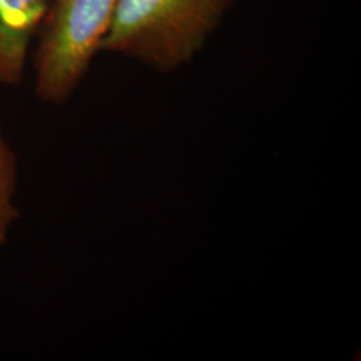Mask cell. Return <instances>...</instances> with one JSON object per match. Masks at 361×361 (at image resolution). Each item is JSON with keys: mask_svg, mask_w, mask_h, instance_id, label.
Segmentation results:
<instances>
[{"mask_svg": "<svg viewBox=\"0 0 361 361\" xmlns=\"http://www.w3.org/2000/svg\"><path fill=\"white\" fill-rule=\"evenodd\" d=\"M234 0H118L101 51L138 59L158 71L189 63Z\"/></svg>", "mask_w": 361, "mask_h": 361, "instance_id": "cell-1", "label": "cell"}, {"mask_svg": "<svg viewBox=\"0 0 361 361\" xmlns=\"http://www.w3.org/2000/svg\"><path fill=\"white\" fill-rule=\"evenodd\" d=\"M118 0H51L35 54V94L59 104L77 90L101 51Z\"/></svg>", "mask_w": 361, "mask_h": 361, "instance_id": "cell-2", "label": "cell"}, {"mask_svg": "<svg viewBox=\"0 0 361 361\" xmlns=\"http://www.w3.org/2000/svg\"><path fill=\"white\" fill-rule=\"evenodd\" d=\"M51 0H0V85H19L31 40Z\"/></svg>", "mask_w": 361, "mask_h": 361, "instance_id": "cell-3", "label": "cell"}, {"mask_svg": "<svg viewBox=\"0 0 361 361\" xmlns=\"http://www.w3.org/2000/svg\"><path fill=\"white\" fill-rule=\"evenodd\" d=\"M19 190V158L0 128V250L7 245L16 221Z\"/></svg>", "mask_w": 361, "mask_h": 361, "instance_id": "cell-4", "label": "cell"}]
</instances>
